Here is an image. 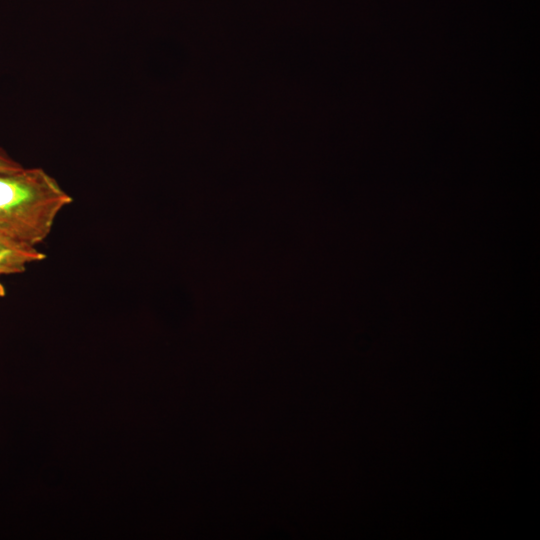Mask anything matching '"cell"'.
Masks as SVG:
<instances>
[{
	"instance_id": "obj_2",
	"label": "cell",
	"mask_w": 540,
	"mask_h": 540,
	"mask_svg": "<svg viewBox=\"0 0 540 540\" xmlns=\"http://www.w3.org/2000/svg\"><path fill=\"white\" fill-rule=\"evenodd\" d=\"M45 258L46 255L37 247L25 245L0 233V275L23 273L27 265Z\"/></svg>"
},
{
	"instance_id": "obj_1",
	"label": "cell",
	"mask_w": 540,
	"mask_h": 540,
	"mask_svg": "<svg viewBox=\"0 0 540 540\" xmlns=\"http://www.w3.org/2000/svg\"><path fill=\"white\" fill-rule=\"evenodd\" d=\"M72 201V196L42 168L0 172V233L37 247Z\"/></svg>"
},
{
	"instance_id": "obj_3",
	"label": "cell",
	"mask_w": 540,
	"mask_h": 540,
	"mask_svg": "<svg viewBox=\"0 0 540 540\" xmlns=\"http://www.w3.org/2000/svg\"><path fill=\"white\" fill-rule=\"evenodd\" d=\"M21 168L23 166L0 147V172L15 171Z\"/></svg>"
},
{
	"instance_id": "obj_4",
	"label": "cell",
	"mask_w": 540,
	"mask_h": 540,
	"mask_svg": "<svg viewBox=\"0 0 540 540\" xmlns=\"http://www.w3.org/2000/svg\"><path fill=\"white\" fill-rule=\"evenodd\" d=\"M6 294V290L4 285L0 282V297H4Z\"/></svg>"
}]
</instances>
